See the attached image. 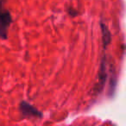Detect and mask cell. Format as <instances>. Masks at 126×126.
<instances>
[{
    "label": "cell",
    "instance_id": "cell-1",
    "mask_svg": "<svg viewBox=\"0 0 126 126\" xmlns=\"http://www.w3.org/2000/svg\"><path fill=\"white\" fill-rule=\"evenodd\" d=\"M4 0H0V38L6 40L8 37V30L12 23L11 14L4 8Z\"/></svg>",
    "mask_w": 126,
    "mask_h": 126
},
{
    "label": "cell",
    "instance_id": "cell-2",
    "mask_svg": "<svg viewBox=\"0 0 126 126\" xmlns=\"http://www.w3.org/2000/svg\"><path fill=\"white\" fill-rule=\"evenodd\" d=\"M107 58L105 55L103 56L101 60V62H100V67H99V71H98V82L96 84V86L93 88V93L98 94L100 93L101 91L103 90L105 84L107 80V78H108V69L109 67H107Z\"/></svg>",
    "mask_w": 126,
    "mask_h": 126
},
{
    "label": "cell",
    "instance_id": "cell-3",
    "mask_svg": "<svg viewBox=\"0 0 126 126\" xmlns=\"http://www.w3.org/2000/svg\"><path fill=\"white\" fill-rule=\"evenodd\" d=\"M19 111L21 115L23 117H27V118H30V117H35V118H42L43 117L42 111L35 108L34 105L30 104L27 101L20 102L19 104Z\"/></svg>",
    "mask_w": 126,
    "mask_h": 126
},
{
    "label": "cell",
    "instance_id": "cell-4",
    "mask_svg": "<svg viewBox=\"0 0 126 126\" xmlns=\"http://www.w3.org/2000/svg\"><path fill=\"white\" fill-rule=\"evenodd\" d=\"M100 27H101V32H102V41H103V47L105 49L111 42V35L109 30L108 27L105 23H100Z\"/></svg>",
    "mask_w": 126,
    "mask_h": 126
}]
</instances>
